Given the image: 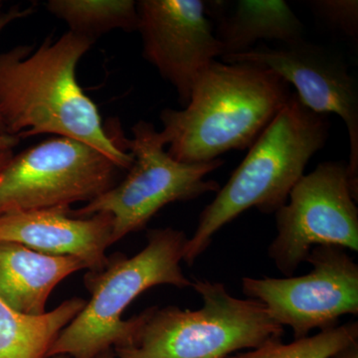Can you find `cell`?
<instances>
[{
	"label": "cell",
	"mask_w": 358,
	"mask_h": 358,
	"mask_svg": "<svg viewBox=\"0 0 358 358\" xmlns=\"http://www.w3.org/2000/svg\"><path fill=\"white\" fill-rule=\"evenodd\" d=\"M329 128L327 115L313 112L292 93L227 183L202 210L194 234L186 242L183 261L192 265L214 235L248 209L275 214L284 206L308 162L326 145Z\"/></svg>",
	"instance_id": "obj_3"
},
{
	"label": "cell",
	"mask_w": 358,
	"mask_h": 358,
	"mask_svg": "<svg viewBox=\"0 0 358 358\" xmlns=\"http://www.w3.org/2000/svg\"><path fill=\"white\" fill-rule=\"evenodd\" d=\"M70 208L14 212L0 215V241L24 245L40 253L73 257L91 272L109 263L106 251L113 245V219L99 213L73 217Z\"/></svg>",
	"instance_id": "obj_12"
},
{
	"label": "cell",
	"mask_w": 358,
	"mask_h": 358,
	"mask_svg": "<svg viewBox=\"0 0 358 358\" xmlns=\"http://www.w3.org/2000/svg\"><path fill=\"white\" fill-rule=\"evenodd\" d=\"M355 341H358V324L348 322L313 336L294 339L291 343L274 339L249 352L226 358H329Z\"/></svg>",
	"instance_id": "obj_17"
},
{
	"label": "cell",
	"mask_w": 358,
	"mask_h": 358,
	"mask_svg": "<svg viewBox=\"0 0 358 358\" xmlns=\"http://www.w3.org/2000/svg\"><path fill=\"white\" fill-rule=\"evenodd\" d=\"M143 57L176 90L183 108L195 80L223 48L202 0L136 1Z\"/></svg>",
	"instance_id": "obj_11"
},
{
	"label": "cell",
	"mask_w": 358,
	"mask_h": 358,
	"mask_svg": "<svg viewBox=\"0 0 358 358\" xmlns=\"http://www.w3.org/2000/svg\"><path fill=\"white\" fill-rule=\"evenodd\" d=\"M312 271L300 277H245V296L265 306L280 326L293 329L294 339L313 329H334L345 315H358V265L343 247H313L306 259Z\"/></svg>",
	"instance_id": "obj_9"
},
{
	"label": "cell",
	"mask_w": 358,
	"mask_h": 358,
	"mask_svg": "<svg viewBox=\"0 0 358 358\" xmlns=\"http://www.w3.org/2000/svg\"><path fill=\"white\" fill-rule=\"evenodd\" d=\"M51 358H66L64 357H51ZM99 358H115L114 357H112V355H108V353H105V355H103L102 357H100Z\"/></svg>",
	"instance_id": "obj_23"
},
{
	"label": "cell",
	"mask_w": 358,
	"mask_h": 358,
	"mask_svg": "<svg viewBox=\"0 0 358 358\" xmlns=\"http://www.w3.org/2000/svg\"><path fill=\"white\" fill-rule=\"evenodd\" d=\"M199 310L152 308L133 345L117 348V358H226L282 339L284 327L256 300L228 293L221 282L195 281Z\"/></svg>",
	"instance_id": "obj_5"
},
{
	"label": "cell",
	"mask_w": 358,
	"mask_h": 358,
	"mask_svg": "<svg viewBox=\"0 0 358 358\" xmlns=\"http://www.w3.org/2000/svg\"><path fill=\"white\" fill-rule=\"evenodd\" d=\"M86 303L70 299L35 317L16 312L0 299V358H47L59 334Z\"/></svg>",
	"instance_id": "obj_15"
},
{
	"label": "cell",
	"mask_w": 358,
	"mask_h": 358,
	"mask_svg": "<svg viewBox=\"0 0 358 358\" xmlns=\"http://www.w3.org/2000/svg\"><path fill=\"white\" fill-rule=\"evenodd\" d=\"M95 40L67 31L38 48L20 45L0 53V121L20 140L54 134L96 148L124 171L134 157L119 122L112 133L76 79V67Z\"/></svg>",
	"instance_id": "obj_1"
},
{
	"label": "cell",
	"mask_w": 358,
	"mask_h": 358,
	"mask_svg": "<svg viewBox=\"0 0 358 358\" xmlns=\"http://www.w3.org/2000/svg\"><path fill=\"white\" fill-rule=\"evenodd\" d=\"M46 8L64 21L69 31L95 41L112 30H138V9L133 0H50Z\"/></svg>",
	"instance_id": "obj_16"
},
{
	"label": "cell",
	"mask_w": 358,
	"mask_h": 358,
	"mask_svg": "<svg viewBox=\"0 0 358 358\" xmlns=\"http://www.w3.org/2000/svg\"><path fill=\"white\" fill-rule=\"evenodd\" d=\"M228 2L227 14L209 2L216 13V38L223 56L236 55L254 48L259 41H277L282 45L305 40V27L284 0H238ZM221 57V58H222Z\"/></svg>",
	"instance_id": "obj_14"
},
{
	"label": "cell",
	"mask_w": 358,
	"mask_h": 358,
	"mask_svg": "<svg viewBox=\"0 0 358 358\" xmlns=\"http://www.w3.org/2000/svg\"><path fill=\"white\" fill-rule=\"evenodd\" d=\"M83 268L84 263L73 257L47 255L24 245L0 241V299L23 315H43L53 289Z\"/></svg>",
	"instance_id": "obj_13"
},
{
	"label": "cell",
	"mask_w": 358,
	"mask_h": 358,
	"mask_svg": "<svg viewBox=\"0 0 358 358\" xmlns=\"http://www.w3.org/2000/svg\"><path fill=\"white\" fill-rule=\"evenodd\" d=\"M33 7H28V8L21 9L18 6L11 7L9 10L0 11V32L14 22V21L21 20V18L27 17L33 13ZM7 136L6 129L3 128L1 121H0V136Z\"/></svg>",
	"instance_id": "obj_19"
},
{
	"label": "cell",
	"mask_w": 358,
	"mask_h": 358,
	"mask_svg": "<svg viewBox=\"0 0 358 358\" xmlns=\"http://www.w3.org/2000/svg\"><path fill=\"white\" fill-rule=\"evenodd\" d=\"M126 171L96 148L56 136L13 155L0 171V215L93 201Z\"/></svg>",
	"instance_id": "obj_7"
},
{
	"label": "cell",
	"mask_w": 358,
	"mask_h": 358,
	"mask_svg": "<svg viewBox=\"0 0 358 358\" xmlns=\"http://www.w3.org/2000/svg\"><path fill=\"white\" fill-rule=\"evenodd\" d=\"M329 358H358V341L346 346Z\"/></svg>",
	"instance_id": "obj_20"
},
{
	"label": "cell",
	"mask_w": 358,
	"mask_h": 358,
	"mask_svg": "<svg viewBox=\"0 0 358 358\" xmlns=\"http://www.w3.org/2000/svg\"><path fill=\"white\" fill-rule=\"evenodd\" d=\"M308 6L324 24L352 41H357V0H312Z\"/></svg>",
	"instance_id": "obj_18"
},
{
	"label": "cell",
	"mask_w": 358,
	"mask_h": 358,
	"mask_svg": "<svg viewBox=\"0 0 358 358\" xmlns=\"http://www.w3.org/2000/svg\"><path fill=\"white\" fill-rule=\"evenodd\" d=\"M13 150H1V152H0V171L6 167L9 160L13 159Z\"/></svg>",
	"instance_id": "obj_22"
},
{
	"label": "cell",
	"mask_w": 358,
	"mask_h": 358,
	"mask_svg": "<svg viewBox=\"0 0 358 358\" xmlns=\"http://www.w3.org/2000/svg\"><path fill=\"white\" fill-rule=\"evenodd\" d=\"M275 212L277 237L268 255L278 270L292 277L313 247L334 245L358 251L357 200L348 164L322 162L303 174Z\"/></svg>",
	"instance_id": "obj_8"
},
{
	"label": "cell",
	"mask_w": 358,
	"mask_h": 358,
	"mask_svg": "<svg viewBox=\"0 0 358 358\" xmlns=\"http://www.w3.org/2000/svg\"><path fill=\"white\" fill-rule=\"evenodd\" d=\"M20 138L17 136H0V152L1 150H13L20 143Z\"/></svg>",
	"instance_id": "obj_21"
},
{
	"label": "cell",
	"mask_w": 358,
	"mask_h": 358,
	"mask_svg": "<svg viewBox=\"0 0 358 358\" xmlns=\"http://www.w3.org/2000/svg\"><path fill=\"white\" fill-rule=\"evenodd\" d=\"M127 150L134 157L128 173L117 185L75 211L73 217L107 213L113 219V244L129 233L143 229L166 205L217 192L220 185L206 176L222 166L217 159L199 164H182L166 150L164 136L152 122L140 121L131 129Z\"/></svg>",
	"instance_id": "obj_6"
},
{
	"label": "cell",
	"mask_w": 358,
	"mask_h": 358,
	"mask_svg": "<svg viewBox=\"0 0 358 358\" xmlns=\"http://www.w3.org/2000/svg\"><path fill=\"white\" fill-rule=\"evenodd\" d=\"M187 240L182 231L173 228L150 230L140 253L119 256L100 272H91L86 282L91 299L59 334L47 358H99L113 346L133 345L152 310L122 320L134 299L159 285L192 287L180 266Z\"/></svg>",
	"instance_id": "obj_4"
},
{
	"label": "cell",
	"mask_w": 358,
	"mask_h": 358,
	"mask_svg": "<svg viewBox=\"0 0 358 358\" xmlns=\"http://www.w3.org/2000/svg\"><path fill=\"white\" fill-rule=\"evenodd\" d=\"M221 59L225 63H248L274 71L294 87L308 109L341 117L350 138L348 176L353 196L358 200V88L343 59L306 40L275 48L259 45Z\"/></svg>",
	"instance_id": "obj_10"
},
{
	"label": "cell",
	"mask_w": 358,
	"mask_h": 358,
	"mask_svg": "<svg viewBox=\"0 0 358 358\" xmlns=\"http://www.w3.org/2000/svg\"><path fill=\"white\" fill-rule=\"evenodd\" d=\"M292 93L268 68L213 61L195 80L187 105L160 114L167 154L182 164H199L246 150Z\"/></svg>",
	"instance_id": "obj_2"
}]
</instances>
